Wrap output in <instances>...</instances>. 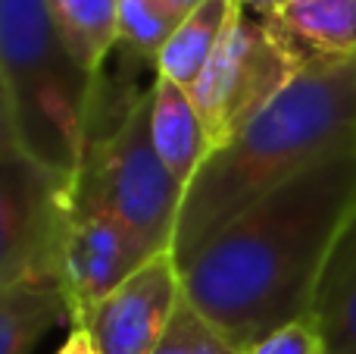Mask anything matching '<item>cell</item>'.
I'll use <instances>...</instances> for the list:
<instances>
[{"instance_id": "14", "label": "cell", "mask_w": 356, "mask_h": 354, "mask_svg": "<svg viewBox=\"0 0 356 354\" xmlns=\"http://www.w3.org/2000/svg\"><path fill=\"white\" fill-rule=\"evenodd\" d=\"M63 41L88 72L100 75L119 44V0H47Z\"/></svg>"}, {"instance_id": "19", "label": "cell", "mask_w": 356, "mask_h": 354, "mask_svg": "<svg viewBox=\"0 0 356 354\" xmlns=\"http://www.w3.org/2000/svg\"><path fill=\"white\" fill-rule=\"evenodd\" d=\"M56 354H100L97 345H94L91 332L85 330V326H75L72 332H69V339L60 345V351Z\"/></svg>"}, {"instance_id": "8", "label": "cell", "mask_w": 356, "mask_h": 354, "mask_svg": "<svg viewBox=\"0 0 356 354\" xmlns=\"http://www.w3.org/2000/svg\"><path fill=\"white\" fill-rule=\"evenodd\" d=\"M181 298V270L172 251H163L94 305L79 326L91 332L100 354H154Z\"/></svg>"}, {"instance_id": "10", "label": "cell", "mask_w": 356, "mask_h": 354, "mask_svg": "<svg viewBox=\"0 0 356 354\" xmlns=\"http://www.w3.org/2000/svg\"><path fill=\"white\" fill-rule=\"evenodd\" d=\"M269 19L309 63L356 60V0H291Z\"/></svg>"}, {"instance_id": "5", "label": "cell", "mask_w": 356, "mask_h": 354, "mask_svg": "<svg viewBox=\"0 0 356 354\" xmlns=\"http://www.w3.org/2000/svg\"><path fill=\"white\" fill-rule=\"evenodd\" d=\"M150 113V91L138 94L110 132H97L88 148V160L122 223L141 238L150 254H163L172 251L184 185L169 173L156 151Z\"/></svg>"}, {"instance_id": "21", "label": "cell", "mask_w": 356, "mask_h": 354, "mask_svg": "<svg viewBox=\"0 0 356 354\" xmlns=\"http://www.w3.org/2000/svg\"><path fill=\"white\" fill-rule=\"evenodd\" d=\"M169 3H172L175 10L181 13V16H188V13H194L197 6H200V3H207V0H169Z\"/></svg>"}, {"instance_id": "6", "label": "cell", "mask_w": 356, "mask_h": 354, "mask_svg": "<svg viewBox=\"0 0 356 354\" xmlns=\"http://www.w3.org/2000/svg\"><path fill=\"white\" fill-rule=\"evenodd\" d=\"M150 257L156 254L144 248L141 238L110 207L91 160L85 157L69 176V204L56 257V276L72 307V326H79L94 305L131 279Z\"/></svg>"}, {"instance_id": "12", "label": "cell", "mask_w": 356, "mask_h": 354, "mask_svg": "<svg viewBox=\"0 0 356 354\" xmlns=\"http://www.w3.org/2000/svg\"><path fill=\"white\" fill-rule=\"evenodd\" d=\"M309 317L322 332L325 354H356V217L322 270Z\"/></svg>"}, {"instance_id": "1", "label": "cell", "mask_w": 356, "mask_h": 354, "mask_svg": "<svg viewBox=\"0 0 356 354\" xmlns=\"http://www.w3.org/2000/svg\"><path fill=\"white\" fill-rule=\"evenodd\" d=\"M356 217V148L275 188L181 267L184 298L247 351L309 317L322 270Z\"/></svg>"}, {"instance_id": "4", "label": "cell", "mask_w": 356, "mask_h": 354, "mask_svg": "<svg viewBox=\"0 0 356 354\" xmlns=\"http://www.w3.org/2000/svg\"><path fill=\"white\" fill-rule=\"evenodd\" d=\"M307 66L309 60L275 29L269 16L241 6L209 66L191 88L216 148L232 141Z\"/></svg>"}, {"instance_id": "15", "label": "cell", "mask_w": 356, "mask_h": 354, "mask_svg": "<svg viewBox=\"0 0 356 354\" xmlns=\"http://www.w3.org/2000/svg\"><path fill=\"white\" fill-rule=\"evenodd\" d=\"M181 19L169 0H119V44L138 60L156 63Z\"/></svg>"}, {"instance_id": "18", "label": "cell", "mask_w": 356, "mask_h": 354, "mask_svg": "<svg viewBox=\"0 0 356 354\" xmlns=\"http://www.w3.org/2000/svg\"><path fill=\"white\" fill-rule=\"evenodd\" d=\"M16 129H13V113H10V98L3 88V75H0V154L16 151Z\"/></svg>"}, {"instance_id": "16", "label": "cell", "mask_w": 356, "mask_h": 354, "mask_svg": "<svg viewBox=\"0 0 356 354\" xmlns=\"http://www.w3.org/2000/svg\"><path fill=\"white\" fill-rule=\"evenodd\" d=\"M154 354H244L234 348L188 298L175 307L172 320H169L166 336L160 339Z\"/></svg>"}, {"instance_id": "17", "label": "cell", "mask_w": 356, "mask_h": 354, "mask_svg": "<svg viewBox=\"0 0 356 354\" xmlns=\"http://www.w3.org/2000/svg\"><path fill=\"white\" fill-rule=\"evenodd\" d=\"M244 354H325V342L313 317H300L253 342Z\"/></svg>"}, {"instance_id": "2", "label": "cell", "mask_w": 356, "mask_h": 354, "mask_svg": "<svg viewBox=\"0 0 356 354\" xmlns=\"http://www.w3.org/2000/svg\"><path fill=\"white\" fill-rule=\"evenodd\" d=\"M356 148V60L309 63L259 116L216 148L184 188L172 257L191 263L232 220Z\"/></svg>"}, {"instance_id": "9", "label": "cell", "mask_w": 356, "mask_h": 354, "mask_svg": "<svg viewBox=\"0 0 356 354\" xmlns=\"http://www.w3.org/2000/svg\"><path fill=\"white\" fill-rule=\"evenodd\" d=\"M150 98H154V113H150L154 144L160 151L163 163L169 167V173L188 188L197 169L216 151L213 135H209L188 88L156 75L154 85H150Z\"/></svg>"}, {"instance_id": "20", "label": "cell", "mask_w": 356, "mask_h": 354, "mask_svg": "<svg viewBox=\"0 0 356 354\" xmlns=\"http://www.w3.org/2000/svg\"><path fill=\"white\" fill-rule=\"evenodd\" d=\"M284 3H291V0H241V6L250 13H259V16H272L275 10H282Z\"/></svg>"}, {"instance_id": "13", "label": "cell", "mask_w": 356, "mask_h": 354, "mask_svg": "<svg viewBox=\"0 0 356 354\" xmlns=\"http://www.w3.org/2000/svg\"><path fill=\"white\" fill-rule=\"evenodd\" d=\"M238 13L241 0H207L194 13H188L156 56V75L191 91L203 75V69L209 66L213 54L219 50L222 38Z\"/></svg>"}, {"instance_id": "7", "label": "cell", "mask_w": 356, "mask_h": 354, "mask_svg": "<svg viewBox=\"0 0 356 354\" xmlns=\"http://www.w3.org/2000/svg\"><path fill=\"white\" fill-rule=\"evenodd\" d=\"M66 204V173L19 148L0 154V288L31 276H56Z\"/></svg>"}, {"instance_id": "3", "label": "cell", "mask_w": 356, "mask_h": 354, "mask_svg": "<svg viewBox=\"0 0 356 354\" xmlns=\"http://www.w3.org/2000/svg\"><path fill=\"white\" fill-rule=\"evenodd\" d=\"M0 75L19 151L72 176L97 138V75L75 60L47 0H0Z\"/></svg>"}, {"instance_id": "11", "label": "cell", "mask_w": 356, "mask_h": 354, "mask_svg": "<svg viewBox=\"0 0 356 354\" xmlns=\"http://www.w3.org/2000/svg\"><path fill=\"white\" fill-rule=\"evenodd\" d=\"M72 320L66 288L56 276H31L0 288V354H31L63 320Z\"/></svg>"}]
</instances>
